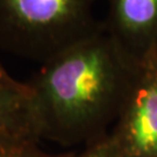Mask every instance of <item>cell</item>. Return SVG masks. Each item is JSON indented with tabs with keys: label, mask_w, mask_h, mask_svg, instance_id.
<instances>
[{
	"label": "cell",
	"mask_w": 157,
	"mask_h": 157,
	"mask_svg": "<svg viewBox=\"0 0 157 157\" xmlns=\"http://www.w3.org/2000/svg\"><path fill=\"white\" fill-rule=\"evenodd\" d=\"M108 135L120 157H157V52L139 64Z\"/></svg>",
	"instance_id": "obj_3"
},
{
	"label": "cell",
	"mask_w": 157,
	"mask_h": 157,
	"mask_svg": "<svg viewBox=\"0 0 157 157\" xmlns=\"http://www.w3.org/2000/svg\"><path fill=\"white\" fill-rule=\"evenodd\" d=\"M99 0H0V49L45 63L105 32L94 17Z\"/></svg>",
	"instance_id": "obj_2"
},
{
	"label": "cell",
	"mask_w": 157,
	"mask_h": 157,
	"mask_svg": "<svg viewBox=\"0 0 157 157\" xmlns=\"http://www.w3.org/2000/svg\"><path fill=\"white\" fill-rule=\"evenodd\" d=\"M0 83L1 84H6L10 85V86H15V87H20V86H23V83H20L15 79L10 76V73L6 71L5 69L2 67V65L0 64Z\"/></svg>",
	"instance_id": "obj_8"
},
{
	"label": "cell",
	"mask_w": 157,
	"mask_h": 157,
	"mask_svg": "<svg viewBox=\"0 0 157 157\" xmlns=\"http://www.w3.org/2000/svg\"><path fill=\"white\" fill-rule=\"evenodd\" d=\"M137 67L106 32L43 63L28 83L39 139L70 146L107 135Z\"/></svg>",
	"instance_id": "obj_1"
},
{
	"label": "cell",
	"mask_w": 157,
	"mask_h": 157,
	"mask_svg": "<svg viewBox=\"0 0 157 157\" xmlns=\"http://www.w3.org/2000/svg\"><path fill=\"white\" fill-rule=\"evenodd\" d=\"M0 133L40 140L36 132L28 84L15 87L0 83Z\"/></svg>",
	"instance_id": "obj_5"
},
{
	"label": "cell",
	"mask_w": 157,
	"mask_h": 157,
	"mask_svg": "<svg viewBox=\"0 0 157 157\" xmlns=\"http://www.w3.org/2000/svg\"><path fill=\"white\" fill-rule=\"evenodd\" d=\"M106 34L136 64L157 52V0H107Z\"/></svg>",
	"instance_id": "obj_4"
},
{
	"label": "cell",
	"mask_w": 157,
	"mask_h": 157,
	"mask_svg": "<svg viewBox=\"0 0 157 157\" xmlns=\"http://www.w3.org/2000/svg\"><path fill=\"white\" fill-rule=\"evenodd\" d=\"M67 157H120L115 144L107 134L87 144L79 154H69Z\"/></svg>",
	"instance_id": "obj_7"
},
{
	"label": "cell",
	"mask_w": 157,
	"mask_h": 157,
	"mask_svg": "<svg viewBox=\"0 0 157 157\" xmlns=\"http://www.w3.org/2000/svg\"><path fill=\"white\" fill-rule=\"evenodd\" d=\"M34 137L0 133V157H67L69 154L52 155L41 150Z\"/></svg>",
	"instance_id": "obj_6"
}]
</instances>
